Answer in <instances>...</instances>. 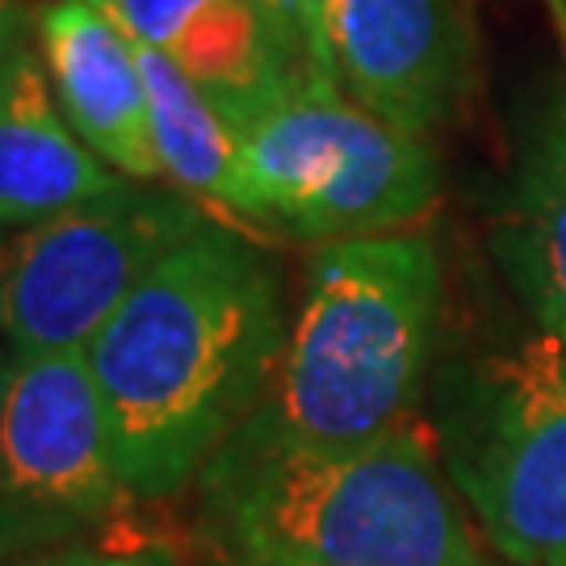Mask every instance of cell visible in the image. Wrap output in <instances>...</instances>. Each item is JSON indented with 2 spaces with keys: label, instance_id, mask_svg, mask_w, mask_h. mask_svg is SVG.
<instances>
[{
  "label": "cell",
  "instance_id": "cell-10",
  "mask_svg": "<svg viewBox=\"0 0 566 566\" xmlns=\"http://www.w3.org/2000/svg\"><path fill=\"white\" fill-rule=\"evenodd\" d=\"M34 34L72 130L126 181L151 185L164 177L135 39L88 0H46Z\"/></svg>",
  "mask_w": 566,
  "mask_h": 566
},
{
  "label": "cell",
  "instance_id": "cell-20",
  "mask_svg": "<svg viewBox=\"0 0 566 566\" xmlns=\"http://www.w3.org/2000/svg\"><path fill=\"white\" fill-rule=\"evenodd\" d=\"M0 566H9V563H0Z\"/></svg>",
  "mask_w": 566,
  "mask_h": 566
},
{
  "label": "cell",
  "instance_id": "cell-15",
  "mask_svg": "<svg viewBox=\"0 0 566 566\" xmlns=\"http://www.w3.org/2000/svg\"><path fill=\"white\" fill-rule=\"evenodd\" d=\"M25 25H30L25 0H0V72H4L9 55L25 42Z\"/></svg>",
  "mask_w": 566,
  "mask_h": 566
},
{
  "label": "cell",
  "instance_id": "cell-16",
  "mask_svg": "<svg viewBox=\"0 0 566 566\" xmlns=\"http://www.w3.org/2000/svg\"><path fill=\"white\" fill-rule=\"evenodd\" d=\"M264 4H273L277 13H285V18H290V21H294V25H298V30H303L306 4H311V0H264Z\"/></svg>",
  "mask_w": 566,
  "mask_h": 566
},
{
  "label": "cell",
  "instance_id": "cell-12",
  "mask_svg": "<svg viewBox=\"0 0 566 566\" xmlns=\"http://www.w3.org/2000/svg\"><path fill=\"white\" fill-rule=\"evenodd\" d=\"M491 248L528 315L566 344V93L528 122Z\"/></svg>",
  "mask_w": 566,
  "mask_h": 566
},
{
  "label": "cell",
  "instance_id": "cell-8",
  "mask_svg": "<svg viewBox=\"0 0 566 566\" xmlns=\"http://www.w3.org/2000/svg\"><path fill=\"white\" fill-rule=\"evenodd\" d=\"M303 34L319 76L395 130H437L458 109L470 72L453 0H311Z\"/></svg>",
  "mask_w": 566,
  "mask_h": 566
},
{
  "label": "cell",
  "instance_id": "cell-5",
  "mask_svg": "<svg viewBox=\"0 0 566 566\" xmlns=\"http://www.w3.org/2000/svg\"><path fill=\"white\" fill-rule=\"evenodd\" d=\"M437 198L441 168L428 143L357 109L327 76H315L240 135L227 214L336 243L403 231Z\"/></svg>",
  "mask_w": 566,
  "mask_h": 566
},
{
  "label": "cell",
  "instance_id": "cell-7",
  "mask_svg": "<svg viewBox=\"0 0 566 566\" xmlns=\"http://www.w3.org/2000/svg\"><path fill=\"white\" fill-rule=\"evenodd\" d=\"M126 500L84 353L13 357L0 407V558L55 546Z\"/></svg>",
  "mask_w": 566,
  "mask_h": 566
},
{
  "label": "cell",
  "instance_id": "cell-18",
  "mask_svg": "<svg viewBox=\"0 0 566 566\" xmlns=\"http://www.w3.org/2000/svg\"><path fill=\"white\" fill-rule=\"evenodd\" d=\"M210 566H282V563H261V558H210Z\"/></svg>",
  "mask_w": 566,
  "mask_h": 566
},
{
  "label": "cell",
  "instance_id": "cell-17",
  "mask_svg": "<svg viewBox=\"0 0 566 566\" xmlns=\"http://www.w3.org/2000/svg\"><path fill=\"white\" fill-rule=\"evenodd\" d=\"M9 374H13V357H4V348H0V407H4V395H9Z\"/></svg>",
  "mask_w": 566,
  "mask_h": 566
},
{
  "label": "cell",
  "instance_id": "cell-2",
  "mask_svg": "<svg viewBox=\"0 0 566 566\" xmlns=\"http://www.w3.org/2000/svg\"><path fill=\"white\" fill-rule=\"evenodd\" d=\"M206 558L282 566H491L420 416L357 449L227 441L198 479Z\"/></svg>",
  "mask_w": 566,
  "mask_h": 566
},
{
  "label": "cell",
  "instance_id": "cell-6",
  "mask_svg": "<svg viewBox=\"0 0 566 566\" xmlns=\"http://www.w3.org/2000/svg\"><path fill=\"white\" fill-rule=\"evenodd\" d=\"M210 227L181 189L118 193L0 235V336L13 357L84 353L156 264Z\"/></svg>",
  "mask_w": 566,
  "mask_h": 566
},
{
  "label": "cell",
  "instance_id": "cell-1",
  "mask_svg": "<svg viewBox=\"0 0 566 566\" xmlns=\"http://www.w3.org/2000/svg\"><path fill=\"white\" fill-rule=\"evenodd\" d=\"M285 340L282 282L261 248L223 227L172 248L84 348L126 495L198 483L269 395Z\"/></svg>",
  "mask_w": 566,
  "mask_h": 566
},
{
  "label": "cell",
  "instance_id": "cell-19",
  "mask_svg": "<svg viewBox=\"0 0 566 566\" xmlns=\"http://www.w3.org/2000/svg\"><path fill=\"white\" fill-rule=\"evenodd\" d=\"M549 4H554V9H558V18L566 21V0H549Z\"/></svg>",
  "mask_w": 566,
  "mask_h": 566
},
{
  "label": "cell",
  "instance_id": "cell-9",
  "mask_svg": "<svg viewBox=\"0 0 566 566\" xmlns=\"http://www.w3.org/2000/svg\"><path fill=\"white\" fill-rule=\"evenodd\" d=\"M135 42L160 51L206 93L231 130L248 126L319 76L306 34L264 0H88Z\"/></svg>",
  "mask_w": 566,
  "mask_h": 566
},
{
  "label": "cell",
  "instance_id": "cell-11",
  "mask_svg": "<svg viewBox=\"0 0 566 566\" xmlns=\"http://www.w3.org/2000/svg\"><path fill=\"white\" fill-rule=\"evenodd\" d=\"M72 130L42 55L21 42L0 72V227H30L126 189Z\"/></svg>",
  "mask_w": 566,
  "mask_h": 566
},
{
  "label": "cell",
  "instance_id": "cell-4",
  "mask_svg": "<svg viewBox=\"0 0 566 566\" xmlns=\"http://www.w3.org/2000/svg\"><path fill=\"white\" fill-rule=\"evenodd\" d=\"M437 446L486 542L516 566H566V344L528 336L437 374Z\"/></svg>",
  "mask_w": 566,
  "mask_h": 566
},
{
  "label": "cell",
  "instance_id": "cell-3",
  "mask_svg": "<svg viewBox=\"0 0 566 566\" xmlns=\"http://www.w3.org/2000/svg\"><path fill=\"white\" fill-rule=\"evenodd\" d=\"M441 315V264L420 231L315 252L285 357L252 420L261 449H357L416 420Z\"/></svg>",
  "mask_w": 566,
  "mask_h": 566
},
{
  "label": "cell",
  "instance_id": "cell-14",
  "mask_svg": "<svg viewBox=\"0 0 566 566\" xmlns=\"http://www.w3.org/2000/svg\"><path fill=\"white\" fill-rule=\"evenodd\" d=\"M9 566H164L151 554H97V549H55V554H34Z\"/></svg>",
  "mask_w": 566,
  "mask_h": 566
},
{
  "label": "cell",
  "instance_id": "cell-13",
  "mask_svg": "<svg viewBox=\"0 0 566 566\" xmlns=\"http://www.w3.org/2000/svg\"><path fill=\"white\" fill-rule=\"evenodd\" d=\"M135 51H139L147 122H151V143H156L164 177L189 198L227 210L235 160H240V135L177 63L143 42H135Z\"/></svg>",
  "mask_w": 566,
  "mask_h": 566
}]
</instances>
